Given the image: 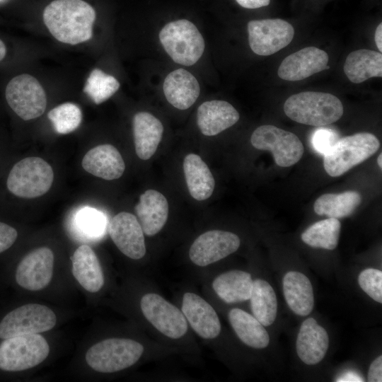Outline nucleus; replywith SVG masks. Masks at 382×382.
Here are the masks:
<instances>
[{"instance_id":"1","label":"nucleus","mask_w":382,"mask_h":382,"mask_svg":"<svg viewBox=\"0 0 382 382\" xmlns=\"http://www.w3.org/2000/svg\"><path fill=\"white\" fill-rule=\"evenodd\" d=\"M96 17L93 7L83 0H54L43 11L44 23L52 36L71 45L92 38Z\"/></svg>"},{"instance_id":"2","label":"nucleus","mask_w":382,"mask_h":382,"mask_svg":"<svg viewBox=\"0 0 382 382\" xmlns=\"http://www.w3.org/2000/svg\"><path fill=\"white\" fill-rule=\"evenodd\" d=\"M284 111L294 122L323 127L340 120L344 108L340 99L332 94L305 91L289 97L284 104Z\"/></svg>"},{"instance_id":"3","label":"nucleus","mask_w":382,"mask_h":382,"mask_svg":"<svg viewBox=\"0 0 382 382\" xmlns=\"http://www.w3.org/2000/svg\"><path fill=\"white\" fill-rule=\"evenodd\" d=\"M54 180L51 166L40 157H27L15 163L5 180L6 192L22 199H31L45 195Z\"/></svg>"},{"instance_id":"4","label":"nucleus","mask_w":382,"mask_h":382,"mask_svg":"<svg viewBox=\"0 0 382 382\" xmlns=\"http://www.w3.org/2000/svg\"><path fill=\"white\" fill-rule=\"evenodd\" d=\"M380 146L378 138L360 132L338 140L323 156V166L331 177H338L374 154Z\"/></svg>"},{"instance_id":"5","label":"nucleus","mask_w":382,"mask_h":382,"mask_svg":"<svg viewBox=\"0 0 382 382\" xmlns=\"http://www.w3.org/2000/svg\"><path fill=\"white\" fill-rule=\"evenodd\" d=\"M165 51L177 64H195L204 50V40L197 27L190 21L180 19L167 23L159 33Z\"/></svg>"},{"instance_id":"6","label":"nucleus","mask_w":382,"mask_h":382,"mask_svg":"<svg viewBox=\"0 0 382 382\" xmlns=\"http://www.w3.org/2000/svg\"><path fill=\"white\" fill-rule=\"evenodd\" d=\"M50 347L39 334L21 335L0 342V371L7 373L33 368L48 356Z\"/></svg>"},{"instance_id":"7","label":"nucleus","mask_w":382,"mask_h":382,"mask_svg":"<svg viewBox=\"0 0 382 382\" xmlns=\"http://www.w3.org/2000/svg\"><path fill=\"white\" fill-rule=\"evenodd\" d=\"M143 345L131 339L110 338L91 346L86 361L93 370L114 373L134 364L144 352Z\"/></svg>"},{"instance_id":"8","label":"nucleus","mask_w":382,"mask_h":382,"mask_svg":"<svg viewBox=\"0 0 382 382\" xmlns=\"http://www.w3.org/2000/svg\"><path fill=\"white\" fill-rule=\"evenodd\" d=\"M56 322L54 311L47 306L25 304L7 312L0 319V340L46 332L53 328Z\"/></svg>"},{"instance_id":"9","label":"nucleus","mask_w":382,"mask_h":382,"mask_svg":"<svg viewBox=\"0 0 382 382\" xmlns=\"http://www.w3.org/2000/svg\"><path fill=\"white\" fill-rule=\"evenodd\" d=\"M5 96L10 108L25 121L39 117L47 107L44 88L34 76L28 74L13 77L6 86Z\"/></svg>"},{"instance_id":"10","label":"nucleus","mask_w":382,"mask_h":382,"mask_svg":"<svg viewBox=\"0 0 382 382\" xmlns=\"http://www.w3.org/2000/svg\"><path fill=\"white\" fill-rule=\"evenodd\" d=\"M250 142L257 149L270 151L275 163L280 167L294 165L304 151L303 144L296 134L274 125L257 127L251 135Z\"/></svg>"},{"instance_id":"11","label":"nucleus","mask_w":382,"mask_h":382,"mask_svg":"<svg viewBox=\"0 0 382 382\" xmlns=\"http://www.w3.org/2000/svg\"><path fill=\"white\" fill-rule=\"evenodd\" d=\"M248 42L252 51L260 56L274 54L293 40L294 30L279 18L253 20L248 23Z\"/></svg>"},{"instance_id":"12","label":"nucleus","mask_w":382,"mask_h":382,"mask_svg":"<svg viewBox=\"0 0 382 382\" xmlns=\"http://www.w3.org/2000/svg\"><path fill=\"white\" fill-rule=\"evenodd\" d=\"M140 307L146 320L164 335L178 339L186 333L187 322L182 311L160 295H144Z\"/></svg>"},{"instance_id":"13","label":"nucleus","mask_w":382,"mask_h":382,"mask_svg":"<svg viewBox=\"0 0 382 382\" xmlns=\"http://www.w3.org/2000/svg\"><path fill=\"white\" fill-rule=\"evenodd\" d=\"M54 268V254L47 247H41L24 256L17 265L14 279L21 287L39 291L50 282Z\"/></svg>"},{"instance_id":"14","label":"nucleus","mask_w":382,"mask_h":382,"mask_svg":"<svg viewBox=\"0 0 382 382\" xmlns=\"http://www.w3.org/2000/svg\"><path fill=\"white\" fill-rule=\"evenodd\" d=\"M239 237L229 231H208L198 236L189 250L190 260L204 267L236 252L240 246Z\"/></svg>"},{"instance_id":"15","label":"nucleus","mask_w":382,"mask_h":382,"mask_svg":"<svg viewBox=\"0 0 382 382\" xmlns=\"http://www.w3.org/2000/svg\"><path fill=\"white\" fill-rule=\"evenodd\" d=\"M108 231L117 248L133 260L142 258L146 253L144 231L137 217L122 212L110 221Z\"/></svg>"},{"instance_id":"16","label":"nucleus","mask_w":382,"mask_h":382,"mask_svg":"<svg viewBox=\"0 0 382 382\" xmlns=\"http://www.w3.org/2000/svg\"><path fill=\"white\" fill-rule=\"evenodd\" d=\"M328 60V54L324 50L315 47H305L284 58L277 74L286 81H301L329 69Z\"/></svg>"},{"instance_id":"17","label":"nucleus","mask_w":382,"mask_h":382,"mask_svg":"<svg viewBox=\"0 0 382 382\" xmlns=\"http://www.w3.org/2000/svg\"><path fill=\"white\" fill-rule=\"evenodd\" d=\"M181 311L192 328L204 339L216 337L221 323L213 307L204 299L192 292L183 295Z\"/></svg>"},{"instance_id":"18","label":"nucleus","mask_w":382,"mask_h":382,"mask_svg":"<svg viewBox=\"0 0 382 382\" xmlns=\"http://www.w3.org/2000/svg\"><path fill=\"white\" fill-rule=\"evenodd\" d=\"M329 347L327 331L313 318H308L301 324L296 342V352L306 364L319 363Z\"/></svg>"},{"instance_id":"19","label":"nucleus","mask_w":382,"mask_h":382,"mask_svg":"<svg viewBox=\"0 0 382 382\" xmlns=\"http://www.w3.org/2000/svg\"><path fill=\"white\" fill-rule=\"evenodd\" d=\"M240 115L236 108L224 100H213L202 103L197 112V123L205 136H215L235 125Z\"/></svg>"},{"instance_id":"20","label":"nucleus","mask_w":382,"mask_h":382,"mask_svg":"<svg viewBox=\"0 0 382 382\" xmlns=\"http://www.w3.org/2000/svg\"><path fill=\"white\" fill-rule=\"evenodd\" d=\"M82 166L88 173L106 180L120 178L125 169L119 151L111 144L98 145L83 156Z\"/></svg>"},{"instance_id":"21","label":"nucleus","mask_w":382,"mask_h":382,"mask_svg":"<svg viewBox=\"0 0 382 382\" xmlns=\"http://www.w3.org/2000/svg\"><path fill=\"white\" fill-rule=\"evenodd\" d=\"M144 233L149 236L158 233L166 224L168 203L163 195L155 190H147L139 197L134 207Z\"/></svg>"},{"instance_id":"22","label":"nucleus","mask_w":382,"mask_h":382,"mask_svg":"<svg viewBox=\"0 0 382 382\" xmlns=\"http://www.w3.org/2000/svg\"><path fill=\"white\" fill-rule=\"evenodd\" d=\"M163 89L168 102L179 110L188 109L200 93L197 80L184 69L169 73L164 80Z\"/></svg>"},{"instance_id":"23","label":"nucleus","mask_w":382,"mask_h":382,"mask_svg":"<svg viewBox=\"0 0 382 382\" xmlns=\"http://www.w3.org/2000/svg\"><path fill=\"white\" fill-rule=\"evenodd\" d=\"M132 125L136 154L140 159L148 160L155 154L161 140L163 125L147 112L136 113Z\"/></svg>"},{"instance_id":"24","label":"nucleus","mask_w":382,"mask_h":382,"mask_svg":"<svg viewBox=\"0 0 382 382\" xmlns=\"http://www.w3.org/2000/svg\"><path fill=\"white\" fill-rule=\"evenodd\" d=\"M72 274L86 291L95 293L104 284V275L98 258L92 248L83 244L71 257Z\"/></svg>"},{"instance_id":"25","label":"nucleus","mask_w":382,"mask_h":382,"mask_svg":"<svg viewBox=\"0 0 382 382\" xmlns=\"http://www.w3.org/2000/svg\"><path fill=\"white\" fill-rule=\"evenodd\" d=\"M283 292L288 306L295 314L306 316L312 311L313 286L304 274L297 271L286 272L283 278Z\"/></svg>"},{"instance_id":"26","label":"nucleus","mask_w":382,"mask_h":382,"mask_svg":"<svg viewBox=\"0 0 382 382\" xmlns=\"http://www.w3.org/2000/svg\"><path fill=\"white\" fill-rule=\"evenodd\" d=\"M183 170L189 192L194 199L202 201L212 195L214 178L199 156L187 154L184 158Z\"/></svg>"},{"instance_id":"27","label":"nucleus","mask_w":382,"mask_h":382,"mask_svg":"<svg viewBox=\"0 0 382 382\" xmlns=\"http://www.w3.org/2000/svg\"><path fill=\"white\" fill-rule=\"evenodd\" d=\"M251 275L242 270H231L215 278L212 286L218 296L228 303L249 300L253 290Z\"/></svg>"},{"instance_id":"28","label":"nucleus","mask_w":382,"mask_h":382,"mask_svg":"<svg viewBox=\"0 0 382 382\" xmlns=\"http://www.w3.org/2000/svg\"><path fill=\"white\" fill-rule=\"evenodd\" d=\"M344 71L349 80L360 83L382 76V54L380 52L361 49L352 52L346 58Z\"/></svg>"},{"instance_id":"29","label":"nucleus","mask_w":382,"mask_h":382,"mask_svg":"<svg viewBox=\"0 0 382 382\" xmlns=\"http://www.w3.org/2000/svg\"><path fill=\"white\" fill-rule=\"evenodd\" d=\"M228 320L238 338L246 345L262 349L269 345L268 332L253 316L241 308H234L228 313Z\"/></svg>"},{"instance_id":"30","label":"nucleus","mask_w":382,"mask_h":382,"mask_svg":"<svg viewBox=\"0 0 382 382\" xmlns=\"http://www.w3.org/2000/svg\"><path fill=\"white\" fill-rule=\"evenodd\" d=\"M361 197L355 191L342 193H327L315 202L314 212L319 216L328 218H343L350 216L361 204Z\"/></svg>"},{"instance_id":"31","label":"nucleus","mask_w":382,"mask_h":382,"mask_svg":"<svg viewBox=\"0 0 382 382\" xmlns=\"http://www.w3.org/2000/svg\"><path fill=\"white\" fill-rule=\"evenodd\" d=\"M249 299L253 316L264 326L272 325L277 313V300L272 286L265 280L255 279Z\"/></svg>"},{"instance_id":"32","label":"nucleus","mask_w":382,"mask_h":382,"mask_svg":"<svg viewBox=\"0 0 382 382\" xmlns=\"http://www.w3.org/2000/svg\"><path fill=\"white\" fill-rule=\"evenodd\" d=\"M341 224L335 218H328L314 223L301 236L308 245L325 250H334L339 241Z\"/></svg>"},{"instance_id":"33","label":"nucleus","mask_w":382,"mask_h":382,"mask_svg":"<svg viewBox=\"0 0 382 382\" xmlns=\"http://www.w3.org/2000/svg\"><path fill=\"white\" fill-rule=\"evenodd\" d=\"M73 224L83 236L88 239H96L104 234L107 227V218L100 210L83 206L74 212Z\"/></svg>"},{"instance_id":"34","label":"nucleus","mask_w":382,"mask_h":382,"mask_svg":"<svg viewBox=\"0 0 382 382\" xmlns=\"http://www.w3.org/2000/svg\"><path fill=\"white\" fill-rule=\"evenodd\" d=\"M119 88L120 82L117 79L96 68L88 77L83 92L98 105L110 98Z\"/></svg>"},{"instance_id":"35","label":"nucleus","mask_w":382,"mask_h":382,"mask_svg":"<svg viewBox=\"0 0 382 382\" xmlns=\"http://www.w3.org/2000/svg\"><path fill=\"white\" fill-rule=\"evenodd\" d=\"M54 130L61 134H66L76 129L82 121V112L79 107L72 103H64L52 109L47 114Z\"/></svg>"},{"instance_id":"36","label":"nucleus","mask_w":382,"mask_h":382,"mask_svg":"<svg viewBox=\"0 0 382 382\" xmlns=\"http://www.w3.org/2000/svg\"><path fill=\"white\" fill-rule=\"evenodd\" d=\"M361 289L372 299L382 303V272L374 268L361 271L358 277Z\"/></svg>"},{"instance_id":"37","label":"nucleus","mask_w":382,"mask_h":382,"mask_svg":"<svg viewBox=\"0 0 382 382\" xmlns=\"http://www.w3.org/2000/svg\"><path fill=\"white\" fill-rule=\"evenodd\" d=\"M338 139V134L335 130L320 127L313 132L311 142L313 149L324 156Z\"/></svg>"},{"instance_id":"38","label":"nucleus","mask_w":382,"mask_h":382,"mask_svg":"<svg viewBox=\"0 0 382 382\" xmlns=\"http://www.w3.org/2000/svg\"><path fill=\"white\" fill-rule=\"evenodd\" d=\"M18 237V232L14 226L0 220V255L13 247Z\"/></svg>"},{"instance_id":"39","label":"nucleus","mask_w":382,"mask_h":382,"mask_svg":"<svg viewBox=\"0 0 382 382\" xmlns=\"http://www.w3.org/2000/svg\"><path fill=\"white\" fill-rule=\"evenodd\" d=\"M368 381H382V356H378L371 362L368 372Z\"/></svg>"},{"instance_id":"40","label":"nucleus","mask_w":382,"mask_h":382,"mask_svg":"<svg viewBox=\"0 0 382 382\" xmlns=\"http://www.w3.org/2000/svg\"><path fill=\"white\" fill-rule=\"evenodd\" d=\"M242 7L245 8H258L267 6L270 4V0H236Z\"/></svg>"},{"instance_id":"41","label":"nucleus","mask_w":382,"mask_h":382,"mask_svg":"<svg viewBox=\"0 0 382 382\" xmlns=\"http://www.w3.org/2000/svg\"><path fill=\"white\" fill-rule=\"evenodd\" d=\"M364 378L358 374L354 371H348L339 376L336 381H364Z\"/></svg>"},{"instance_id":"42","label":"nucleus","mask_w":382,"mask_h":382,"mask_svg":"<svg viewBox=\"0 0 382 382\" xmlns=\"http://www.w3.org/2000/svg\"><path fill=\"white\" fill-rule=\"evenodd\" d=\"M382 24L381 23H379V25L377 26L375 34H374V39L376 45L380 51V52L382 51Z\"/></svg>"},{"instance_id":"43","label":"nucleus","mask_w":382,"mask_h":382,"mask_svg":"<svg viewBox=\"0 0 382 382\" xmlns=\"http://www.w3.org/2000/svg\"><path fill=\"white\" fill-rule=\"evenodd\" d=\"M6 54V47L2 40H0V62L3 60Z\"/></svg>"},{"instance_id":"44","label":"nucleus","mask_w":382,"mask_h":382,"mask_svg":"<svg viewBox=\"0 0 382 382\" xmlns=\"http://www.w3.org/2000/svg\"><path fill=\"white\" fill-rule=\"evenodd\" d=\"M381 159H382V155L381 153L379 154L378 158H377V163L379 166V168L381 169L382 163H381Z\"/></svg>"}]
</instances>
